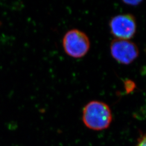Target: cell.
Listing matches in <instances>:
<instances>
[{"label":"cell","mask_w":146,"mask_h":146,"mask_svg":"<svg viewBox=\"0 0 146 146\" xmlns=\"http://www.w3.org/2000/svg\"><path fill=\"white\" fill-rule=\"evenodd\" d=\"M125 3L128 5H137L141 2V1H123Z\"/></svg>","instance_id":"52a82bcc"},{"label":"cell","mask_w":146,"mask_h":146,"mask_svg":"<svg viewBox=\"0 0 146 146\" xmlns=\"http://www.w3.org/2000/svg\"><path fill=\"white\" fill-rule=\"evenodd\" d=\"M110 50L112 57L122 64H131L139 55L136 44L127 40L115 38L110 43Z\"/></svg>","instance_id":"277c9868"},{"label":"cell","mask_w":146,"mask_h":146,"mask_svg":"<svg viewBox=\"0 0 146 146\" xmlns=\"http://www.w3.org/2000/svg\"><path fill=\"white\" fill-rule=\"evenodd\" d=\"M84 124L94 131H102L108 128L112 121V113L109 106L104 102L92 101L83 110Z\"/></svg>","instance_id":"6da1fadb"},{"label":"cell","mask_w":146,"mask_h":146,"mask_svg":"<svg viewBox=\"0 0 146 146\" xmlns=\"http://www.w3.org/2000/svg\"><path fill=\"white\" fill-rule=\"evenodd\" d=\"M124 86L126 93L129 94L135 89L136 84L134 82L131 80H126L124 82Z\"/></svg>","instance_id":"5b68a950"},{"label":"cell","mask_w":146,"mask_h":146,"mask_svg":"<svg viewBox=\"0 0 146 146\" xmlns=\"http://www.w3.org/2000/svg\"><path fill=\"white\" fill-rule=\"evenodd\" d=\"M111 34L115 38L129 40L135 35L137 24L135 17L131 14L114 16L110 22Z\"/></svg>","instance_id":"3957f363"},{"label":"cell","mask_w":146,"mask_h":146,"mask_svg":"<svg viewBox=\"0 0 146 146\" xmlns=\"http://www.w3.org/2000/svg\"><path fill=\"white\" fill-rule=\"evenodd\" d=\"M136 146H146V135L144 134L141 136L138 141V143Z\"/></svg>","instance_id":"8992f818"},{"label":"cell","mask_w":146,"mask_h":146,"mask_svg":"<svg viewBox=\"0 0 146 146\" xmlns=\"http://www.w3.org/2000/svg\"><path fill=\"white\" fill-rule=\"evenodd\" d=\"M63 47L65 52L74 58H81L88 52L90 41L83 31L73 29L67 31L63 38Z\"/></svg>","instance_id":"7a4b0ae2"}]
</instances>
